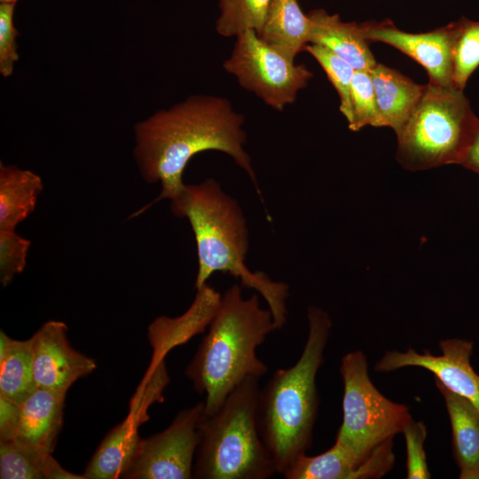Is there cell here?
<instances>
[{"mask_svg":"<svg viewBox=\"0 0 479 479\" xmlns=\"http://www.w3.org/2000/svg\"><path fill=\"white\" fill-rule=\"evenodd\" d=\"M245 118L226 98L197 94L167 109H160L134 128V157L143 179L160 183L161 191L138 216L161 200H172L184 189V171L191 159L205 151L229 155L250 178L263 200L252 160L245 149Z\"/></svg>","mask_w":479,"mask_h":479,"instance_id":"6da1fadb","label":"cell"},{"mask_svg":"<svg viewBox=\"0 0 479 479\" xmlns=\"http://www.w3.org/2000/svg\"><path fill=\"white\" fill-rule=\"evenodd\" d=\"M170 201L173 214L187 218L194 234L198 256L195 288L205 285L216 271L230 274L240 279L241 287L261 294L277 328L281 329L287 322L289 287L247 268L248 228L238 201L214 178L185 185Z\"/></svg>","mask_w":479,"mask_h":479,"instance_id":"7a4b0ae2","label":"cell"},{"mask_svg":"<svg viewBox=\"0 0 479 479\" xmlns=\"http://www.w3.org/2000/svg\"><path fill=\"white\" fill-rule=\"evenodd\" d=\"M241 287L234 284L222 295L208 331L185 368L195 391L206 396L204 417L214 414L246 379H260L268 372L256 348L278 328L270 309L260 306L258 295L244 299Z\"/></svg>","mask_w":479,"mask_h":479,"instance_id":"3957f363","label":"cell"},{"mask_svg":"<svg viewBox=\"0 0 479 479\" xmlns=\"http://www.w3.org/2000/svg\"><path fill=\"white\" fill-rule=\"evenodd\" d=\"M307 316L309 333L300 358L293 366L276 370L258 395V431L280 474L311 447L319 406L316 376L332 322L315 306H309Z\"/></svg>","mask_w":479,"mask_h":479,"instance_id":"277c9868","label":"cell"},{"mask_svg":"<svg viewBox=\"0 0 479 479\" xmlns=\"http://www.w3.org/2000/svg\"><path fill=\"white\" fill-rule=\"evenodd\" d=\"M258 381L248 377L214 414L203 417L192 477L267 479L277 473L257 428Z\"/></svg>","mask_w":479,"mask_h":479,"instance_id":"5b68a950","label":"cell"},{"mask_svg":"<svg viewBox=\"0 0 479 479\" xmlns=\"http://www.w3.org/2000/svg\"><path fill=\"white\" fill-rule=\"evenodd\" d=\"M478 127L479 118L463 90L428 82L397 133V159L410 170L461 165Z\"/></svg>","mask_w":479,"mask_h":479,"instance_id":"8992f818","label":"cell"},{"mask_svg":"<svg viewBox=\"0 0 479 479\" xmlns=\"http://www.w3.org/2000/svg\"><path fill=\"white\" fill-rule=\"evenodd\" d=\"M340 373L343 417L335 442L360 467L378 446L403 433L412 418L406 405L389 400L373 385L363 351L345 354Z\"/></svg>","mask_w":479,"mask_h":479,"instance_id":"52a82bcc","label":"cell"},{"mask_svg":"<svg viewBox=\"0 0 479 479\" xmlns=\"http://www.w3.org/2000/svg\"><path fill=\"white\" fill-rule=\"evenodd\" d=\"M223 68L245 90L265 105L283 111L292 105L313 76L306 66L296 64L262 40L255 30L236 36Z\"/></svg>","mask_w":479,"mask_h":479,"instance_id":"ba28073f","label":"cell"},{"mask_svg":"<svg viewBox=\"0 0 479 479\" xmlns=\"http://www.w3.org/2000/svg\"><path fill=\"white\" fill-rule=\"evenodd\" d=\"M205 404L180 411L163 431L143 439L138 453L122 478L189 479L200 443L198 426Z\"/></svg>","mask_w":479,"mask_h":479,"instance_id":"9c48e42d","label":"cell"},{"mask_svg":"<svg viewBox=\"0 0 479 479\" xmlns=\"http://www.w3.org/2000/svg\"><path fill=\"white\" fill-rule=\"evenodd\" d=\"M474 342L464 339H446L439 342L442 354L422 353L410 348L405 352L387 351L374 365L377 372H392L415 366L426 369L434 378L456 394L465 397L479 411V374L471 365Z\"/></svg>","mask_w":479,"mask_h":479,"instance_id":"30bf717a","label":"cell"},{"mask_svg":"<svg viewBox=\"0 0 479 479\" xmlns=\"http://www.w3.org/2000/svg\"><path fill=\"white\" fill-rule=\"evenodd\" d=\"M361 26L368 42L389 44L419 63L427 71L430 83L454 87L452 50L455 22L418 34L400 30L389 20Z\"/></svg>","mask_w":479,"mask_h":479,"instance_id":"8fae6325","label":"cell"},{"mask_svg":"<svg viewBox=\"0 0 479 479\" xmlns=\"http://www.w3.org/2000/svg\"><path fill=\"white\" fill-rule=\"evenodd\" d=\"M65 323L50 320L32 335L33 365L38 389L67 392L75 381L90 374L95 360L74 349Z\"/></svg>","mask_w":479,"mask_h":479,"instance_id":"7c38bea8","label":"cell"},{"mask_svg":"<svg viewBox=\"0 0 479 479\" xmlns=\"http://www.w3.org/2000/svg\"><path fill=\"white\" fill-rule=\"evenodd\" d=\"M189 309L177 318L159 317L148 327V339L153 348L150 366L163 363L165 355L174 347L188 342L209 326L222 295L208 283L196 289Z\"/></svg>","mask_w":479,"mask_h":479,"instance_id":"4fadbf2b","label":"cell"},{"mask_svg":"<svg viewBox=\"0 0 479 479\" xmlns=\"http://www.w3.org/2000/svg\"><path fill=\"white\" fill-rule=\"evenodd\" d=\"M67 392L37 389L20 404L14 442L41 455L51 454L61 429Z\"/></svg>","mask_w":479,"mask_h":479,"instance_id":"5bb4252c","label":"cell"},{"mask_svg":"<svg viewBox=\"0 0 479 479\" xmlns=\"http://www.w3.org/2000/svg\"><path fill=\"white\" fill-rule=\"evenodd\" d=\"M307 15L310 21V43L325 46L355 70L370 71L377 64L361 23L344 22L338 14H329L323 9Z\"/></svg>","mask_w":479,"mask_h":479,"instance_id":"9a60e30c","label":"cell"},{"mask_svg":"<svg viewBox=\"0 0 479 479\" xmlns=\"http://www.w3.org/2000/svg\"><path fill=\"white\" fill-rule=\"evenodd\" d=\"M452 428V454L459 479H479V411L465 397L436 380Z\"/></svg>","mask_w":479,"mask_h":479,"instance_id":"2e32d148","label":"cell"},{"mask_svg":"<svg viewBox=\"0 0 479 479\" xmlns=\"http://www.w3.org/2000/svg\"><path fill=\"white\" fill-rule=\"evenodd\" d=\"M381 126L402 129L420 101L426 85H420L398 71L377 63L370 71Z\"/></svg>","mask_w":479,"mask_h":479,"instance_id":"e0dca14e","label":"cell"},{"mask_svg":"<svg viewBox=\"0 0 479 479\" xmlns=\"http://www.w3.org/2000/svg\"><path fill=\"white\" fill-rule=\"evenodd\" d=\"M286 479H370L384 475L382 461L370 456L359 467L338 444L316 456L302 454L282 474Z\"/></svg>","mask_w":479,"mask_h":479,"instance_id":"ac0fdd59","label":"cell"},{"mask_svg":"<svg viewBox=\"0 0 479 479\" xmlns=\"http://www.w3.org/2000/svg\"><path fill=\"white\" fill-rule=\"evenodd\" d=\"M140 421L128 416L104 437L90 459L85 479H114L122 477L137 457L142 440L137 428Z\"/></svg>","mask_w":479,"mask_h":479,"instance_id":"d6986e66","label":"cell"},{"mask_svg":"<svg viewBox=\"0 0 479 479\" xmlns=\"http://www.w3.org/2000/svg\"><path fill=\"white\" fill-rule=\"evenodd\" d=\"M310 21L297 0H271L258 36L294 60L310 43Z\"/></svg>","mask_w":479,"mask_h":479,"instance_id":"ffe728a7","label":"cell"},{"mask_svg":"<svg viewBox=\"0 0 479 479\" xmlns=\"http://www.w3.org/2000/svg\"><path fill=\"white\" fill-rule=\"evenodd\" d=\"M43 189L39 175L0 163V230H15L35 208Z\"/></svg>","mask_w":479,"mask_h":479,"instance_id":"44dd1931","label":"cell"},{"mask_svg":"<svg viewBox=\"0 0 479 479\" xmlns=\"http://www.w3.org/2000/svg\"><path fill=\"white\" fill-rule=\"evenodd\" d=\"M32 339L18 341L0 333V395L22 404L36 389Z\"/></svg>","mask_w":479,"mask_h":479,"instance_id":"7402d4cb","label":"cell"},{"mask_svg":"<svg viewBox=\"0 0 479 479\" xmlns=\"http://www.w3.org/2000/svg\"><path fill=\"white\" fill-rule=\"evenodd\" d=\"M271 1L218 0L216 33L224 37H236L247 30L259 33L265 22Z\"/></svg>","mask_w":479,"mask_h":479,"instance_id":"603a6c76","label":"cell"},{"mask_svg":"<svg viewBox=\"0 0 479 479\" xmlns=\"http://www.w3.org/2000/svg\"><path fill=\"white\" fill-rule=\"evenodd\" d=\"M452 63L454 87L463 90L479 67V21L465 17L455 21Z\"/></svg>","mask_w":479,"mask_h":479,"instance_id":"cb8c5ba5","label":"cell"},{"mask_svg":"<svg viewBox=\"0 0 479 479\" xmlns=\"http://www.w3.org/2000/svg\"><path fill=\"white\" fill-rule=\"evenodd\" d=\"M51 456L38 454L14 441H0V478L45 479Z\"/></svg>","mask_w":479,"mask_h":479,"instance_id":"d4e9b609","label":"cell"},{"mask_svg":"<svg viewBox=\"0 0 479 479\" xmlns=\"http://www.w3.org/2000/svg\"><path fill=\"white\" fill-rule=\"evenodd\" d=\"M305 51L309 52L326 72L339 96L340 111L349 123L352 119L351 83L356 70L347 61L320 44L309 43Z\"/></svg>","mask_w":479,"mask_h":479,"instance_id":"484cf974","label":"cell"},{"mask_svg":"<svg viewBox=\"0 0 479 479\" xmlns=\"http://www.w3.org/2000/svg\"><path fill=\"white\" fill-rule=\"evenodd\" d=\"M352 119L349 129L357 131L365 126L382 127L375 90L369 71L356 70L351 83Z\"/></svg>","mask_w":479,"mask_h":479,"instance_id":"4316f807","label":"cell"},{"mask_svg":"<svg viewBox=\"0 0 479 479\" xmlns=\"http://www.w3.org/2000/svg\"><path fill=\"white\" fill-rule=\"evenodd\" d=\"M30 245L15 230H0V281L4 287L23 271Z\"/></svg>","mask_w":479,"mask_h":479,"instance_id":"83f0119b","label":"cell"},{"mask_svg":"<svg viewBox=\"0 0 479 479\" xmlns=\"http://www.w3.org/2000/svg\"><path fill=\"white\" fill-rule=\"evenodd\" d=\"M403 434L406 446V478H430L424 450V443L427 437L426 426L421 421L412 420L405 427Z\"/></svg>","mask_w":479,"mask_h":479,"instance_id":"f1b7e54d","label":"cell"},{"mask_svg":"<svg viewBox=\"0 0 479 479\" xmlns=\"http://www.w3.org/2000/svg\"><path fill=\"white\" fill-rule=\"evenodd\" d=\"M16 4L0 3V74L9 77L19 60L17 36L13 12Z\"/></svg>","mask_w":479,"mask_h":479,"instance_id":"f546056e","label":"cell"},{"mask_svg":"<svg viewBox=\"0 0 479 479\" xmlns=\"http://www.w3.org/2000/svg\"><path fill=\"white\" fill-rule=\"evenodd\" d=\"M20 419V404L0 395V441L15 438Z\"/></svg>","mask_w":479,"mask_h":479,"instance_id":"4dcf8cb0","label":"cell"},{"mask_svg":"<svg viewBox=\"0 0 479 479\" xmlns=\"http://www.w3.org/2000/svg\"><path fill=\"white\" fill-rule=\"evenodd\" d=\"M461 165L479 174V127L473 137Z\"/></svg>","mask_w":479,"mask_h":479,"instance_id":"1f68e13d","label":"cell"},{"mask_svg":"<svg viewBox=\"0 0 479 479\" xmlns=\"http://www.w3.org/2000/svg\"><path fill=\"white\" fill-rule=\"evenodd\" d=\"M18 0H0V3L16 4Z\"/></svg>","mask_w":479,"mask_h":479,"instance_id":"d6a6232c","label":"cell"}]
</instances>
